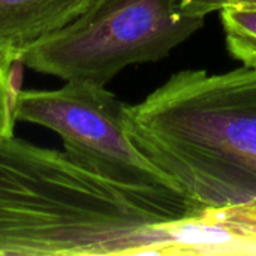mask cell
<instances>
[{"label": "cell", "mask_w": 256, "mask_h": 256, "mask_svg": "<svg viewBox=\"0 0 256 256\" xmlns=\"http://www.w3.org/2000/svg\"><path fill=\"white\" fill-rule=\"evenodd\" d=\"M230 54L244 66L256 68V6H228L220 10Z\"/></svg>", "instance_id": "8992f818"}, {"label": "cell", "mask_w": 256, "mask_h": 256, "mask_svg": "<svg viewBox=\"0 0 256 256\" xmlns=\"http://www.w3.org/2000/svg\"><path fill=\"white\" fill-rule=\"evenodd\" d=\"M99 0H0V62L10 68Z\"/></svg>", "instance_id": "5b68a950"}, {"label": "cell", "mask_w": 256, "mask_h": 256, "mask_svg": "<svg viewBox=\"0 0 256 256\" xmlns=\"http://www.w3.org/2000/svg\"><path fill=\"white\" fill-rule=\"evenodd\" d=\"M180 9L192 16L206 18L228 6H256V0H177Z\"/></svg>", "instance_id": "ba28073f"}, {"label": "cell", "mask_w": 256, "mask_h": 256, "mask_svg": "<svg viewBox=\"0 0 256 256\" xmlns=\"http://www.w3.org/2000/svg\"><path fill=\"white\" fill-rule=\"evenodd\" d=\"M15 122L56 132L64 152L88 170L140 190H180L135 146L124 126V104L105 86L64 81L56 90H18Z\"/></svg>", "instance_id": "277c9868"}, {"label": "cell", "mask_w": 256, "mask_h": 256, "mask_svg": "<svg viewBox=\"0 0 256 256\" xmlns=\"http://www.w3.org/2000/svg\"><path fill=\"white\" fill-rule=\"evenodd\" d=\"M12 69L4 66L0 62V135H12L14 134V114L12 105L14 98L18 90H12Z\"/></svg>", "instance_id": "52a82bcc"}, {"label": "cell", "mask_w": 256, "mask_h": 256, "mask_svg": "<svg viewBox=\"0 0 256 256\" xmlns=\"http://www.w3.org/2000/svg\"><path fill=\"white\" fill-rule=\"evenodd\" d=\"M198 208L182 190L132 189L0 135V256L194 255Z\"/></svg>", "instance_id": "6da1fadb"}, {"label": "cell", "mask_w": 256, "mask_h": 256, "mask_svg": "<svg viewBox=\"0 0 256 256\" xmlns=\"http://www.w3.org/2000/svg\"><path fill=\"white\" fill-rule=\"evenodd\" d=\"M124 126L198 206L256 202V68L180 70L140 104H124Z\"/></svg>", "instance_id": "7a4b0ae2"}, {"label": "cell", "mask_w": 256, "mask_h": 256, "mask_svg": "<svg viewBox=\"0 0 256 256\" xmlns=\"http://www.w3.org/2000/svg\"><path fill=\"white\" fill-rule=\"evenodd\" d=\"M204 20L184 14L177 0H99L21 63L63 81L106 86L128 66L166 57Z\"/></svg>", "instance_id": "3957f363"}]
</instances>
